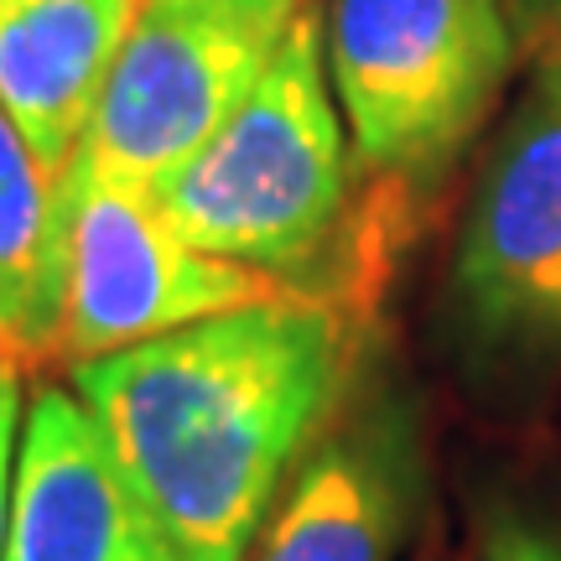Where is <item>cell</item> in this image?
Wrapping results in <instances>:
<instances>
[{
  "label": "cell",
  "instance_id": "5",
  "mask_svg": "<svg viewBox=\"0 0 561 561\" xmlns=\"http://www.w3.org/2000/svg\"><path fill=\"white\" fill-rule=\"evenodd\" d=\"M291 280L208 255L167 224L136 182L73 157V229H68V301L58 359L89 364L161 333L193 328L280 297Z\"/></svg>",
  "mask_w": 561,
  "mask_h": 561
},
{
  "label": "cell",
  "instance_id": "10",
  "mask_svg": "<svg viewBox=\"0 0 561 561\" xmlns=\"http://www.w3.org/2000/svg\"><path fill=\"white\" fill-rule=\"evenodd\" d=\"M68 229L73 167L53 178L0 104V364L16 375L58 359Z\"/></svg>",
  "mask_w": 561,
  "mask_h": 561
},
{
  "label": "cell",
  "instance_id": "3",
  "mask_svg": "<svg viewBox=\"0 0 561 561\" xmlns=\"http://www.w3.org/2000/svg\"><path fill=\"white\" fill-rule=\"evenodd\" d=\"M322 53L354 167L416 187L479 136L520 32L510 0H333Z\"/></svg>",
  "mask_w": 561,
  "mask_h": 561
},
{
  "label": "cell",
  "instance_id": "1",
  "mask_svg": "<svg viewBox=\"0 0 561 561\" xmlns=\"http://www.w3.org/2000/svg\"><path fill=\"white\" fill-rule=\"evenodd\" d=\"M354 307L280 297L73 364L125 483L172 561H244L354 375Z\"/></svg>",
  "mask_w": 561,
  "mask_h": 561
},
{
  "label": "cell",
  "instance_id": "6",
  "mask_svg": "<svg viewBox=\"0 0 561 561\" xmlns=\"http://www.w3.org/2000/svg\"><path fill=\"white\" fill-rule=\"evenodd\" d=\"M453 291L483 343H561V104L530 94L504 125L468 219Z\"/></svg>",
  "mask_w": 561,
  "mask_h": 561
},
{
  "label": "cell",
  "instance_id": "12",
  "mask_svg": "<svg viewBox=\"0 0 561 561\" xmlns=\"http://www.w3.org/2000/svg\"><path fill=\"white\" fill-rule=\"evenodd\" d=\"M21 375L0 364V561L11 536V494H16V453H21Z\"/></svg>",
  "mask_w": 561,
  "mask_h": 561
},
{
  "label": "cell",
  "instance_id": "2",
  "mask_svg": "<svg viewBox=\"0 0 561 561\" xmlns=\"http://www.w3.org/2000/svg\"><path fill=\"white\" fill-rule=\"evenodd\" d=\"M348 187L354 146L328 79L322 21L301 11L250 100L151 198L187 244L291 280L339 234Z\"/></svg>",
  "mask_w": 561,
  "mask_h": 561
},
{
  "label": "cell",
  "instance_id": "8",
  "mask_svg": "<svg viewBox=\"0 0 561 561\" xmlns=\"http://www.w3.org/2000/svg\"><path fill=\"white\" fill-rule=\"evenodd\" d=\"M421 489L405 411L343 416L297 462L244 561H396Z\"/></svg>",
  "mask_w": 561,
  "mask_h": 561
},
{
  "label": "cell",
  "instance_id": "7",
  "mask_svg": "<svg viewBox=\"0 0 561 561\" xmlns=\"http://www.w3.org/2000/svg\"><path fill=\"white\" fill-rule=\"evenodd\" d=\"M5 561H172L73 385L26 405Z\"/></svg>",
  "mask_w": 561,
  "mask_h": 561
},
{
  "label": "cell",
  "instance_id": "13",
  "mask_svg": "<svg viewBox=\"0 0 561 561\" xmlns=\"http://www.w3.org/2000/svg\"><path fill=\"white\" fill-rule=\"evenodd\" d=\"M483 561H561V536L530 520H494L483 536Z\"/></svg>",
  "mask_w": 561,
  "mask_h": 561
},
{
  "label": "cell",
  "instance_id": "11",
  "mask_svg": "<svg viewBox=\"0 0 561 561\" xmlns=\"http://www.w3.org/2000/svg\"><path fill=\"white\" fill-rule=\"evenodd\" d=\"M510 11H515L520 53L536 68L541 94L561 104V0H510Z\"/></svg>",
  "mask_w": 561,
  "mask_h": 561
},
{
  "label": "cell",
  "instance_id": "4",
  "mask_svg": "<svg viewBox=\"0 0 561 561\" xmlns=\"http://www.w3.org/2000/svg\"><path fill=\"white\" fill-rule=\"evenodd\" d=\"M307 0H140L83 157L157 193L265 79Z\"/></svg>",
  "mask_w": 561,
  "mask_h": 561
},
{
  "label": "cell",
  "instance_id": "9",
  "mask_svg": "<svg viewBox=\"0 0 561 561\" xmlns=\"http://www.w3.org/2000/svg\"><path fill=\"white\" fill-rule=\"evenodd\" d=\"M140 0H0V104L53 178H68Z\"/></svg>",
  "mask_w": 561,
  "mask_h": 561
}]
</instances>
